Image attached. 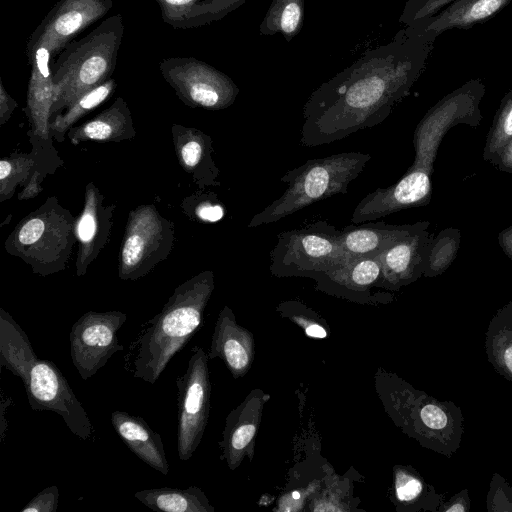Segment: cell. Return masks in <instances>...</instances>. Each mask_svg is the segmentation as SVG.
<instances>
[{
	"instance_id": "e575fe53",
	"label": "cell",
	"mask_w": 512,
	"mask_h": 512,
	"mask_svg": "<svg viewBox=\"0 0 512 512\" xmlns=\"http://www.w3.org/2000/svg\"><path fill=\"white\" fill-rule=\"evenodd\" d=\"M300 7L296 3L288 4L281 17V28L286 33L293 32L300 20Z\"/></svg>"
},
{
	"instance_id": "3957f363",
	"label": "cell",
	"mask_w": 512,
	"mask_h": 512,
	"mask_svg": "<svg viewBox=\"0 0 512 512\" xmlns=\"http://www.w3.org/2000/svg\"><path fill=\"white\" fill-rule=\"evenodd\" d=\"M371 158L367 153L344 152L310 159L287 171L280 178L287 184L283 194L255 214L248 228L277 222L318 201L347 193Z\"/></svg>"
},
{
	"instance_id": "b9f144b4",
	"label": "cell",
	"mask_w": 512,
	"mask_h": 512,
	"mask_svg": "<svg viewBox=\"0 0 512 512\" xmlns=\"http://www.w3.org/2000/svg\"><path fill=\"white\" fill-rule=\"evenodd\" d=\"M440 1L442 4H446L448 2H452L453 0H439L437 3H440Z\"/></svg>"
},
{
	"instance_id": "ab89813d",
	"label": "cell",
	"mask_w": 512,
	"mask_h": 512,
	"mask_svg": "<svg viewBox=\"0 0 512 512\" xmlns=\"http://www.w3.org/2000/svg\"><path fill=\"white\" fill-rule=\"evenodd\" d=\"M504 361L507 368L512 372V346L505 350Z\"/></svg>"
},
{
	"instance_id": "9c48e42d",
	"label": "cell",
	"mask_w": 512,
	"mask_h": 512,
	"mask_svg": "<svg viewBox=\"0 0 512 512\" xmlns=\"http://www.w3.org/2000/svg\"><path fill=\"white\" fill-rule=\"evenodd\" d=\"M50 52L44 48L36 50L29 58L31 74L27 90L26 112L31 129L30 142L33 145L31 154L35 159L34 171L42 177L53 173L61 160L52 145L50 131L51 109L55 96Z\"/></svg>"
},
{
	"instance_id": "836d02e7",
	"label": "cell",
	"mask_w": 512,
	"mask_h": 512,
	"mask_svg": "<svg viewBox=\"0 0 512 512\" xmlns=\"http://www.w3.org/2000/svg\"><path fill=\"white\" fill-rule=\"evenodd\" d=\"M18 103L6 91L2 79H0V125H4L11 117Z\"/></svg>"
},
{
	"instance_id": "8fae6325",
	"label": "cell",
	"mask_w": 512,
	"mask_h": 512,
	"mask_svg": "<svg viewBox=\"0 0 512 512\" xmlns=\"http://www.w3.org/2000/svg\"><path fill=\"white\" fill-rule=\"evenodd\" d=\"M127 315L121 311L84 313L72 326L71 360L83 380L91 378L118 351L123 350L117 332Z\"/></svg>"
},
{
	"instance_id": "6da1fadb",
	"label": "cell",
	"mask_w": 512,
	"mask_h": 512,
	"mask_svg": "<svg viewBox=\"0 0 512 512\" xmlns=\"http://www.w3.org/2000/svg\"><path fill=\"white\" fill-rule=\"evenodd\" d=\"M214 290V274L203 271L175 288L163 309L145 324L136 342L133 376L154 384L173 356L202 326Z\"/></svg>"
},
{
	"instance_id": "1f68e13d",
	"label": "cell",
	"mask_w": 512,
	"mask_h": 512,
	"mask_svg": "<svg viewBox=\"0 0 512 512\" xmlns=\"http://www.w3.org/2000/svg\"><path fill=\"white\" fill-rule=\"evenodd\" d=\"M422 486L419 480L405 474L399 473L396 478V494L402 501L414 499L420 492Z\"/></svg>"
},
{
	"instance_id": "52a82bcc",
	"label": "cell",
	"mask_w": 512,
	"mask_h": 512,
	"mask_svg": "<svg viewBox=\"0 0 512 512\" xmlns=\"http://www.w3.org/2000/svg\"><path fill=\"white\" fill-rule=\"evenodd\" d=\"M173 223L152 204L131 211L119 254V277L136 280L165 260L174 243Z\"/></svg>"
},
{
	"instance_id": "277c9868",
	"label": "cell",
	"mask_w": 512,
	"mask_h": 512,
	"mask_svg": "<svg viewBox=\"0 0 512 512\" xmlns=\"http://www.w3.org/2000/svg\"><path fill=\"white\" fill-rule=\"evenodd\" d=\"M443 127L444 105L428 115L415 130V160L407 173L396 184L377 188L364 196L353 211L352 223L377 220L428 202L431 193L430 174Z\"/></svg>"
},
{
	"instance_id": "d6986e66",
	"label": "cell",
	"mask_w": 512,
	"mask_h": 512,
	"mask_svg": "<svg viewBox=\"0 0 512 512\" xmlns=\"http://www.w3.org/2000/svg\"><path fill=\"white\" fill-rule=\"evenodd\" d=\"M111 422L118 436L139 459L161 474L168 475L169 464L161 436L143 418L114 411Z\"/></svg>"
},
{
	"instance_id": "7a4b0ae2",
	"label": "cell",
	"mask_w": 512,
	"mask_h": 512,
	"mask_svg": "<svg viewBox=\"0 0 512 512\" xmlns=\"http://www.w3.org/2000/svg\"><path fill=\"white\" fill-rule=\"evenodd\" d=\"M123 34V17L115 14L83 38L72 40L51 62L55 84L52 117L67 109L87 91L111 78Z\"/></svg>"
},
{
	"instance_id": "60d3db41",
	"label": "cell",
	"mask_w": 512,
	"mask_h": 512,
	"mask_svg": "<svg viewBox=\"0 0 512 512\" xmlns=\"http://www.w3.org/2000/svg\"><path fill=\"white\" fill-rule=\"evenodd\" d=\"M462 511L463 510V507H457V506H453L451 508L448 509V511Z\"/></svg>"
},
{
	"instance_id": "7402d4cb",
	"label": "cell",
	"mask_w": 512,
	"mask_h": 512,
	"mask_svg": "<svg viewBox=\"0 0 512 512\" xmlns=\"http://www.w3.org/2000/svg\"><path fill=\"white\" fill-rule=\"evenodd\" d=\"M382 262L379 256L349 257L333 269L314 277L319 287L331 291L365 293L381 286Z\"/></svg>"
},
{
	"instance_id": "2e32d148",
	"label": "cell",
	"mask_w": 512,
	"mask_h": 512,
	"mask_svg": "<svg viewBox=\"0 0 512 512\" xmlns=\"http://www.w3.org/2000/svg\"><path fill=\"white\" fill-rule=\"evenodd\" d=\"M426 228L394 243L380 254L382 287L396 288L416 278L425 270L429 252Z\"/></svg>"
},
{
	"instance_id": "ba28073f",
	"label": "cell",
	"mask_w": 512,
	"mask_h": 512,
	"mask_svg": "<svg viewBox=\"0 0 512 512\" xmlns=\"http://www.w3.org/2000/svg\"><path fill=\"white\" fill-rule=\"evenodd\" d=\"M192 352L186 372L176 379L177 452L182 461L190 459L198 448L210 410L208 354L199 346L193 347Z\"/></svg>"
},
{
	"instance_id": "f35d334b",
	"label": "cell",
	"mask_w": 512,
	"mask_h": 512,
	"mask_svg": "<svg viewBox=\"0 0 512 512\" xmlns=\"http://www.w3.org/2000/svg\"><path fill=\"white\" fill-rule=\"evenodd\" d=\"M305 330L308 336L314 338H325L327 335L325 329L316 323L306 326Z\"/></svg>"
},
{
	"instance_id": "5bb4252c",
	"label": "cell",
	"mask_w": 512,
	"mask_h": 512,
	"mask_svg": "<svg viewBox=\"0 0 512 512\" xmlns=\"http://www.w3.org/2000/svg\"><path fill=\"white\" fill-rule=\"evenodd\" d=\"M114 204H106L98 188L89 183L84 208L76 219L75 233L79 245L76 273L83 276L88 266L106 245L113 224Z\"/></svg>"
},
{
	"instance_id": "484cf974",
	"label": "cell",
	"mask_w": 512,
	"mask_h": 512,
	"mask_svg": "<svg viewBox=\"0 0 512 512\" xmlns=\"http://www.w3.org/2000/svg\"><path fill=\"white\" fill-rule=\"evenodd\" d=\"M116 81L111 77L102 84L94 87L80 96L63 114L53 117L50 121L52 137L62 142L64 135L72 125L88 112L106 101L116 89Z\"/></svg>"
},
{
	"instance_id": "83f0119b",
	"label": "cell",
	"mask_w": 512,
	"mask_h": 512,
	"mask_svg": "<svg viewBox=\"0 0 512 512\" xmlns=\"http://www.w3.org/2000/svg\"><path fill=\"white\" fill-rule=\"evenodd\" d=\"M512 139V95L502 105L496 122L489 134L485 155L499 153Z\"/></svg>"
},
{
	"instance_id": "8992f818",
	"label": "cell",
	"mask_w": 512,
	"mask_h": 512,
	"mask_svg": "<svg viewBox=\"0 0 512 512\" xmlns=\"http://www.w3.org/2000/svg\"><path fill=\"white\" fill-rule=\"evenodd\" d=\"M269 257L274 276L310 278L349 258L340 242V230L326 220L279 233Z\"/></svg>"
},
{
	"instance_id": "603a6c76",
	"label": "cell",
	"mask_w": 512,
	"mask_h": 512,
	"mask_svg": "<svg viewBox=\"0 0 512 512\" xmlns=\"http://www.w3.org/2000/svg\"><path fill=\"white\" fill-rule=\"evenodd\" d=\"M38 360L28 336L14 319L0 309V366L27 381L33 364Z\"/></svg>"
},
{
	"instance_id": "ac0fdd59",
	"label": "cell",
	"mask_w": 512,
	"mask_h": 512,
	"mask_svg": "<svg viewBox=\"0 0 512 512\" xmlns=\"http://www.w3.org/2000/svg\"><path fill=\"white\" fill-rule=\"evenodd\" d=\"M428 223L391 225L363 222L340 230V242L348 257L379 256L402 238L426 228Z\"/></svg>"
},
{
	"instance_id": "44dd1931",
	"label": "cell",
	"mask_w": 512,
	"mask_h": 512,
	"mask_svg": "<svg viewBox=\"0 0 512 512\" xmlns=\"http://www.w3.org/2000/svg\"><path fill=\"white\" fill-rule=\"evenodd\" d=\"M135 134L130 109L122 97L96 117L68 131V137L75 145L82 141L119 142L132 139Z\"/></svg>"
},
{
	"instance_id": "7c38bea8",
	"label": "cell",
	"mask_w": 512,
	"mask_h": 512,
	"mask_svg": "<svg viewBox=\"0 0 512 512\" xmlns=\"http://www.w3.org/2000/svg\"><path fill=\"white\" fill-rule=\"evenodd\" d=\"M24 387L33 410L55 412L63 418L74 435L82 440L91 438L93 427L89 416L66 377L54 363L38 359L33 364Z\"/></svg>"
},
{
	"instance_id": "e0dca14e",
	"label": "cell",
	"mask_w": 512,
	"mask_h": 512,
	"mask_svg": "<svg viewBox=\"0 0 512 512\" xmlns=\"http://www.w3.org/2000/svg\"><path fill=\"white\" fill-rule=\"evenodd\" d=\"M216 357L225 362L234 377L244 375L253 361V338L236 323L227 306L219 313L208 352L209 359Z\"/></svg>"
},
{
	"instance_id": "9a60e30c",
	"label": "cell",
	"mask_w": 512,
	"mask_h": 512,
	"mask_svg": "<svg viewBox=\"0 0 512 512\" xmlns=\"http://www.w3.org/2000/svg\"><path fill=\"white\" fill-rule=\"evenodd\" d=\"M172 137L183 170L200 187L219 186V169L213 159L212 139L204 132L174 124Z\"/></svg>"
},
{
	"instance_id": "4316f807",
	"label": "cell",
	"mask_w": 512,
	"mask_h": 512,
	"mask_svg": "<svg viewBox=\"0 0 512 512\" xmlns=\"http://www.w3.org/2000/svg\"><path fill=\"white\" fill-rule=\"evenodd\" d=\"M35 167L31 153H16L0 161V201L12 197L16 187L27 182Z\"/></svg>"
},
{
	"instance_id": "d6a6232c",
	"label": "cell",
	"mask_w": 512,
	"mask_h": 512,
	"mask_svg": "<svg viewBox=\"0 0 512 512\" xmlns=\"http://www.w3.org/2000/svg\"><path fill=\"white\" fill-rule=\"evenodd\" d=\"M421 419L431 429H441L447 424L446 414L442 409L432 404L423 407Z\"/></svg>"
},
{
	"instance_id": "d4e9b609",
	"label": "cell",
	"mask_w": 512,
	"mask_h": 512,
	"mask_svg": "<svg viewBox=\"0 0 512 512\" xmlns=\"http://www.w3.org/2000/svg\"><path fill=\"white\" fill-rule=\"evenodd\" d=\"M510 0H456L431 23L429 30L441 33L450 28H466L482 22Z\"/></svg>"
},
{
	"instance_id": "8d00e7d4",
	"label": "cell",
	"mask_w": 512,
	"mask_h": 512,
	"mask_svg": "<svg viewBox=\"0 0 512 512\" xmlns=\"http://www.w3.org/2000/svg\"><path fill=\"white\" fill-rule=\"evenodd\" d=\"M500 164L506 170L512 171V139L500 152Z\"/></svg>"
},
{
	"instance_id": "4dcf8cb0",
	"label": "cell",
	"mask_w": 512,
	"mask_h": 512,
	"mask_svg": "<svg viewBox=\"0 0 512 512\" xmlns=\"http://www.w3.org/2000/svg\"><path fill=\"white\" fill-rule=\"evenodd\" d=\"M193 216L199 221L216 222L224 216L221 203L212 200L208 195H202L193 207Z\"/></svg>"
},
{
	"instance_id": "ffe728a7",
	"label": "cell",
	"mask_w": 512,
	"mask_h": 512,
	"mask_svg": "<svg viewBox=\"0 0 512 512\" xmlns=\"http://www.w3.org/2000/svg\"><path fill=\"white\" fill-rule=\"evenodd\" d=\"M264 400L250 395L226 419L223 439L220 442L222 459L231 469L236 468L254 440L259 426Z\"/></svg>"
},
{
	"instance_id": "f546056e",
	"label": "cell",
	"mask_w": 512,
	"mask_h": 512,
	"mask_svg": "<svg viewBox=\"0 0 512 512\" xmlns=\"http://www.w3.org/2000/svg\"><path fill=\"white\" fill-rule=\"evenodd\" d=\"M59 502V490L57 486H50L40 491L21 512H54Z\"/></svg>"
},
{
	"instance_id": "5b68a950",
	"label": "cell",
	"mask_w": 512,
	"mask_h": 512,
	"mask_svg": "<svg viewBox=\"0 0 512 512\" xmlns=\"http://www.w3.org/2000/svg\"><path fill=\"white\" fill-rule=\"evenodd\" d=\"M76 219L51 197L25 217L5 242L11 255L46 276L66 267L76 238Z\"/></svg>"
},
{
	"instance_id": "74e56055",
	"label": "cell",
	"mask_w": 512,
	"mask_h": 512,
	"mask_svg": "<svg viewBox=\"0 0 512 512\" xmlns=\"http://www.w3.org/2000/svg\"><path fill=\"white\" fill-rule=\"evenodd\" d=\"M500 243L505 253L512 259V227L501 233Z\"/></svg>"
},
{
	"instance_id": "30bf717a",
	"label": "cell",
	"mask_w": 512,
	"mask_h": 512,
	"mask_svg": "<svg viewBox=\"0 0 512 512\" xmlns=\"http://www.w3.org/2000/svg\"><path fill=\"white\" fill-rule=\"evenodd\" d=\"M159 69L178 98L190 107L218 110L234 101L236 92L230 80L194 57L164 58Z\"/></svg>"
},
{
	"instance_id": "f1b7e54d",
	"label": "cell",
	"mask_w": 512,
	"mask_h": 512,
	"mask_svg": "<svg viewBox=\"0 0 512 512\" xmlns=\"http://www.w3.org/2000/svg\"><path fill=\"white\" fill-rule=\"evenodd\" d=\"M456 248L454 239L439 237L437 242L429 248L425 270L439 272L444 269L452 261Z\"/></svg>"
},
{
	"instance_id": "d590c367",
	"label": "cell",
	"mask_w": 512,
	"mask_h": 512,
	"mask_svg": "<svg viewBox=\"0 0 512 512\" xmlns=\"http://www.w3.org/2000/svg\"><path fill=\"white\" fill-rule=\"evenodd\" d=\"M42 180L43 178L37 172H32L23 190L18 194V199L26 200L35 197L42 190Z\"/></svg>"
},
{
	"instance_id": "4fadbf2b",
	"label": "cell",
	"mask_w": 512,
	"mask_h": 512,
	"mask_svg": "<svg viewBox=\"0 0 512 512\" xmlns=\"http://www.w3.org/2000/svg\"><path fill=\"white\" fill-rule=\"evenodd\" d=\"M112 6V0L58 1L30 35L26 46L27 57L44 48L53 59L75 36L103 18Z\"/></svg>"
},
{
	"instance_id": "cb8c5ba5",
	"label": "cell",
	"mask_w": 512,
	"mask_h": 512,
	"mask_svg": "<svg viewBox=\"0 0 512 512\" xmlns=\"http://www.w3.org/2000/svg\"><path fill=\"white\" fill-rule=\"evenodd\" d=\"M146 507L154 511L164 512H213L203 491L190 486L181 488H151L138 491L134 494Z\"/></svg>"
}]
</instances>
